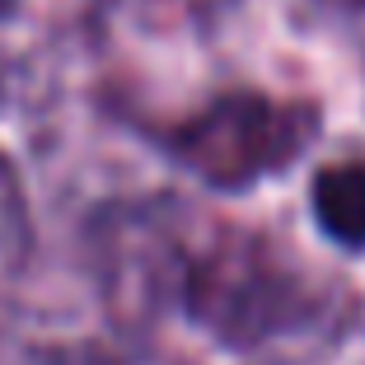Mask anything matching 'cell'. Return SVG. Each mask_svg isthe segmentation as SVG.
<instances>
[{
    "instance_id": "obj_1",
    "label": "cell",
    "mask_w": 365,
    "mask_h": 365,
    "mask_svg": "<svg viewBox=\"0 0 365 365\" xmlns=\"http://www.w3.org/2000/svg\"><path fill=\"white\" fill-rule=\"evenodd\" d=\"M319 140V108L262 89L215 94L192 118L160 131V150L211 192H248L286 173Z\"/></svg>"
},
{
    "instance_id": "obj_2",
    "label": "cell",
    "mask_w": 365,
    "mask_h": 365,
    "mask_svg": "<svg viewBox=\"0 0 365 365\" xmlns=\"http://www.w3.org/2000/svg\"><path fill=\"white\" fill-rule=\"evenodd\" d=\"M182 309L225 346H262L309 323L314 300L304 281L281 267L258 239H225L202 253L182 281Z\"/></svg>"
},
{
    "instance_id": "obj_3",
    "label": "cell",
    "mask_w": 365,
    "mask_h": 365,
    "mask_svg": "<svg viewBox=\"0 0 365 365\" xmlns=\"http://www.w3.org/2000/svg\"><path fill=\"white\" fill-rule=\"evenodd\" d=\"M309 215L342 253H365V160L319 164L309 178Z\"/></svg>"
},
{
    "instance_id": "obj_4",
    "label": "cell",
    "mask_w": 365,
    "mask_h": 365,
    "mask_svg": "<svg viewBox=\"0 0 365 365\" xmlns=\"http://www.w3.org/2000/svg\"><path fill=\"white\" fill-rule=\"evenodd\" d=\"M14 10V0H0V14H10Z\"/></svg>"
}]
</instances>
